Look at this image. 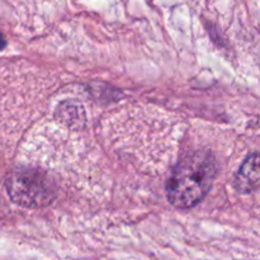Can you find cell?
<instances>
[{"label": "cell", "mask_w": 260, "mask_h": 260, "mask_svg": "<svg viewBox=\"0 0 260 260\" xmlns=\"http://www.w3.org/2000/svg\"><path fill=\"white\" fill-rule=\"evenodd\" d=\"M216 177V162L207 151L185 155L174 167L167 182L168 201L177 208L197 206L212 187Z\"/></svg>", "instance_id": "cell-1"}, {"label": "cell", "mask_w": 260, "mask_h": 260, "mask_svg": "<svg viewBox=\"0 0 260 260\" xmlns=\"http://www.w3.org/2000/svg\"><path fill=\"white\" fill-rule=\"evenodd\" d=\"M5 189L15 205L24 208H40L51 205L57 197L53 180L46 173L22 169L5 179Z\"/></svg>", "instance_id": "cell-2"}, {"label": "cell", "mask_w": 260, "mask_h": 260, "mask_svg": "<svg viewBox=\"0 0 260 260\" xmlns=\"http://www.w3.org/2000/svg\"><path fill=\"white\" fill-rule=\"evenodd\" d=\"M234 185L236 190L244 194L260 189V152L246 156L236 173Z\"/></svg>", "instance_id": "cell-3"}, {"label": "cell", "mask_w": 260, "mask_h": 260, "mask_svg": "<svg viewBox=\"0 0 260 260\" xmlns=\"http://www.w3.org/2000/svg\"><path fill=\"white\" fill-rule=\"evenodd\" d=\"M57 116L70 127H80L85 122V113L80 104L75 102H65L57 108Z\"/></svg>", "instance_id": "cell-4"}, {"label": "cell", "mask_w": 260, "mask_h": 260, "mask_svg": "<svg viewBox=\"0 0 260 260\" xmlns=\"http://www.w3.org/2000/svg\"><path fill=\"white\" fill-rule=\"evenodd\" d=\"M5 47H7V40H5L4 36H3L2 33H0V51L4 50Z\"/></svg>", "instance_id": "cell-5"}]
</instances>
